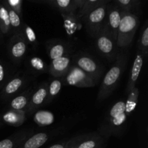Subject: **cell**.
Here are the masks:
<instances>
[{"instance_id":"34","label":"cell","mask_w":148,"mask_h":148,"mask_svg":"<svg viewBox=\"0 0 148 148\" xmlns=\"http://www.w3.org/2000/svg\"><path fill=\"white\" fill-rule=\"evenodd\" d=\"M88 134H82L70 139V140H69V145H68L66 148H77V146L78 145V144L80 143L82 140H85V139L88 137Z\"/></svg>"},{"instance_id":"38","label":"cell","mask_w":148,"mask_h":148,"mask_svg":"<svg viewBox=\"0 0 148 148\" xmlns=\"http://www.w3.org/2000/svg\"><path fill=\"white\" fill-rule=\"evenodd\" d=\"M2 126H3V124L1 122H0V128H1V127H2Z\"/></svg>"},{"instance_id":"20","label":"cell","mask_w":148,"mask_h":148,"mask_svg":"<svg viewBox=\"0 0 148 148\" xmlns=\"http://www.w3.org/2000/svg\"><path fill=\"white\" fill-rule=\"evenodd\" d=\"M108 140L98 132L88 133V137L78 144L77 148H105Z\"/></svg>"},{"instance_id":"27","label":"cell","mask_w":148,"mask_h":148,"mask_svg":"<svg viewBox=\"0 0 148 148\" xmlns=\"http://www.w3.org/2000/svg\"><path fill=\"white\" fill-rule=\"evenodd\" d=\"M63 85L62 78H54L48 85L47 98L44 104H49L59 93Z\"/></svg>"},{"instance_id":"7","label":"cell","mask_w":148,"mask_h":148,"mask_svg":"<svg viewBox=\"0 0 148 148\" xmlns=\"http://www.w3.org/2000/svg\"><path fill=\"white\" fill-rule=\"evenodd\" d=\"M107 5L101 6L81 19L86 32L90 37L95 38L105 23Z\"/></svg>"},{"instance_id":"1","label":"cell","mask_w":148,"mask_h":148,"mask_svg":"<svg viewBox=\"0 0 148 148\" xmlns=\"http://www.w3.org/2000/svg\"><path fill=\"white\" fill-rule=\"evenodd\" d=\"M127 117L125 102L117 101L106 113L98 128V132L108 140L111 136L121 137L125 131Z\"/></svg>"},{"instance_id":"13","label":"cell","mask_w":148,"mask_h":148,"mask_svg":"<svg viewBox=\"0 0 148 148\" xmlns=\"http://www.w3.org/2000/svg\"><path fill=\"white\" fill-rule=\"evenodd\" d=\"M72 65L71 54L51 60L49 66V73L55 78H62L65 76Z\"/></svg>"},{"instance_id":"23","label":"cell","mask_w":148,"mask_h":148,"mask_svg":"<svg viewBox=\"0 0 148 148\" xmlns=\"http://www.w3.org/2000/svg\"><path fill=\"white\" fill-rule=\"evenodd\" d=\"M5 7H7V11H8L9 17H10V27H11L12 30V36L15 34H20L22 35L23 33V27L24 23L22 20V17H20L17 13L14 11H13L12 9H10L8 6L6 5L4 2L3 1ZM23 36V35H22Z\"/></svg>"},{"instance_id":"36","label":"cell","mask_w":148,"mask_h":148,"mask_svg":"<svg viewBox=\"0 0 148 148\" xmlns=\"http://www.w3.org/2000/svg\"><path fill=\"white\" fill-rule=\"evenodd\" d=\"M74 2H75L78 10L83 6L84 3H85V0H74Z\"/></svg>"},{"instance_id":"26","label":"cell","mask_w":148,"mask_h":148,"mask_svg":"<svg viewBox=\"0 0 148 148\" xmlns=\"http://www.w3.org/2000/svg\"><path fill=\"white\" fill-rule=\"evenodd\" d=\"M113 3L121 12L130 13H133L132 11L138 10L142 4L139 0H114Z\"/></svg>"},{"instance_id":"37","label":"cell","mask_w":148,"mask_h":148,"mask_svg":"<svg viewBox=\"0 0 148 148\" xmlns=\"http://www.w3.org/2000/svg\"><path fill=\"white\" fill-rule=\"evenodd\" d=\"M0 2H1V1H0ZM3 40H4V37H3L2 34L1 33V30H0V44L3 43Z\"/></svg>"},{"instance_id":"32","label":"cell","mask_w":148,"mask_h":148,"mask_svg":"<svg viewBox=\"0 0 148 148\" xmlns=\"http://www.w3.org/2000/svg\"><path fill=\"white\" fill-rule=\"evenodd\" d=\"M3 1L20 17H23V0H4Z\"/></svg>"},{"instance_id":"25","label":"cell","mask_w":148,"mask_h":148,"mask_svg":"<svg viewBox=\"0 0 148 148\" xmlns=\"http://www.w3.org/2000/svg\"><path fill=\"white\" fill-rule=\"evenodd\" d=\"M33 120L40 127L50 126L54 122L55 117L52 112L45 110H40L35 114Z\"/></svg>"},{"instance_id":"18","label":"cell","mask_w":148,"mask_h":148,"mask_svg":"<svg viewBox=\"0 0 148 148\" xmlns=\"http://www.w3.org/2000/svg\"><path fill=\"white\" fill-rule=\"evenodd\" d=\"M38 2L49 4L51 7L59 10L62 14L65 15H76L77 12V8L74 0H46Z\"/></svg>"},{"instance_id":"4","label":"cell","mask_w":148,"mask_h":148,"mask_svg":"<svg viewBox=\"0 0 148 148\" xmlns=\"http://www.w3.org/2000/svg\"><path fill=\"white\" fill-rule=\"evenodd\" d=\"M72 59L73 64L82 69L96 83L100 81L103 74L104 68L95 58L88 53L80 52L72 56Z\"/></svg>"},{"instance_id":"30","label":"cell","mask_w":148,"mask_h":148,"mask_svg":"<svg viewBox=\"0 0 148 148\" xmlns=\"http://www.w3.org/2000/svg\"><path fill=\"white\" fill-rule=\"evenodd\" d=\"M22 35H23L24 38L26 40L27 43L28 44L31 45L32 47L34 49H36V47L38 46V44L36 33H35L34 30H33L31 27H30L28 25H27L25 23L23 24Z\"/></svg>"},{"instance_id":"24","label":"cell","mask_w":148,"mask_h":148,"mask_svg":"<svg viewBox=\"0 0 148 148\" xmlns=\"http://www.w3.org/2000/svg\"><path fill=\"white\" fill-rule=\"evenodd\" d=\"M0 30L3 37L4 36L12 35L8 11L3 1H1L0 2Z\"/></svg>"},{"instance_id":"11","label":"cell","mask_w":148,"mask_h":148,"mask_svg":"<svg viewBox=\"0 0 148 148\" xmlns=\"http://www.w3.org/2000/svg\"><path fill=\"white\" fill-rule=\"evenodd\" d=\"M48 55L51 60L71 54L72 45L67 41L60 39H51L46 43Z\"/></svg>"},{"instance_id":"12","label":"cell","mask_w":148,"mask_h":148,"mask_svg":"<svg viewBox=\"0 0 148 148\" xmlns=\"http://www.w3.org/2000/svg\"><path fill=\"white\" fill-rule=\"evenodd\" d=\"M121 19V11L119 10L118 7L113 3V1H111L107 5L105 23L106 24L113 38L116 42L117 32H118Z\"/></svg>"},{"instance_id":"17","label":"cell","mask_w":148,"mask_h":148,"mask_svg":"<svg viewBox=\"0 0 148 148\" xmlns=\"http://www.w3.org/2000/svg\"><path fill=\"white\" fill-rule=\"evenodd\" d=\"M145 56L142 52L138 51L137 53L136 54L135 59L133 62L131 72H130V77H129L128 82L126 88V92L127 94L136 86L137 80H138L139 76L141 72L142 68H143V63H144Z\"/></svg>"},{"instance_id":"10","label":"cell","mask_w":148,"mask_h":148,"mask_svg":"<svg viewBox=\"0 0 148 148\" xmlns=\"http://www.w3.org/2000/svg\"><path fill=\"white\" fill-rule=\"evenodd\" d=\"M62 132H64L63 128H59L33 134L31 137L23 141L17 148H40L48 141L62 134Z\"/></svg>"},{"instance_id":"31","label":"cell","mask_w":148,"mask_h":148,"mask_svg":"<svg viewBox=\"0 0 148 148\" xmlns=\"http://www.w3.org/2000/svg\"><path fill=\"white\" fill-rule=\"evenodd\" d=\"M12 76L11 69L9 65L0 59V91Z\"/></svg>"},{"instance_id":"35","label":"cell","mask_w":148,"mask_h":148,"mask_svg":"<svg viewBox=\"0 0 148 148\" xmlns=\"http://www.w3.org/2000/svg\"><path fill=\"white\" fill-rule=\"evenodd\" d=\"M69 140H62V141L59 142V143H56V144H53L52 145L49 146V147L46 148H66L67 147L68 145H69Z\"/></svg>"},{"instance_id":"8","label":"cell","mask_w":148,"mask_h":148,"mask_svg":"<svg viewBox=\"0 0 148 148\" xmlns=\"http://www.w3.org/2000/svg\"><path fill=\"white\" fill-rule=\"evenodd\" d=\"M28 43L22 35H12L7 45V53L10 59L16 66H19L25 56Z\"/></svg>"},{"instance_id":"9","label":"cell","mask_w":148,"mask_h":148,"mask_svg":"<svg viewBox=\"0 0 148 148\" xmlns=\"http://www.w3.org/2000/svg\"><path fill=\"white\" fill-rule=\"evenodd\" d=\"M62 81L64 85L77 88H92L97 84L90 77L73 64L67 73L62 77Z\"/></svg>"},{"instance_id":"6","label":"cell","mask_w":148,"mask_h":148,"mask_svg":"<svg viewBox=\"0 0 148 148\" xmlns=\"http://www.w3.org/2000/svg\"><path fill=\"white\" fill-rule=\"evenodd\" d=\"M32 77L23 72L12 75L0 91V98L4 101H11L14 97L25 90Z\"/></svg>"},{"instance_id":"33","label":"cell","mask_w":148,"mask_h":148,"mask_svg":"<svg viewBox=\"0 0 148 148\" xmlns=\"http://www.w3.org/2000/svg\"><path fill=\"white\" fill-rule=\"evenodd\" d=\"M62 15L64 20L65 27L66 28V31L70 33L71 30H72L71 33H74L75 29L76 28V22L77 21L76 15H65V14H62Z\"/></svg>"},{"instance_id":"14","label":"cell","mask_w":148,"mask_h":148,"mask_svg":"<svg viewBox=\"0 0 148 148\" xmlns=\"http://www.w3.org/2000/svg\"><path fill=\"white\" fill-rule=\"evenodd\" d=\"M48 85H49L48 82H43L39 85L36 90H34L30 98L28 107L26 110L27 116L31 115L38 108V107L45 103L47 98Z\"/></svg>"},{"instance_id":"21","label":"cell","mask_w":148,"mask_h":148,"mask_svg":"<svg viewBox=\"0 0 148 148\" xmlns=\"http://www.w3.org/2000/svg\"><path fill=\"white\" fill-rule=\"evenodd\" d=\"M25 66L27 72L33 75H38L49 72V66L40 58L36 56L27 59L25 62Z\"/></svg>"},{"instance_id":"3","label":"cell","mask_w":148,"mask_h":148,"mask_svg":"<svg viewBox=\"0 0 148 148\" xmlns=\"http://www.w3.org/2000/svg\"><path fill=\"white\" fill-rule=\"evenodd\" d=\"M140 24L139 17L134 13L121 12V19L117 32V49H124L132 42Z\"/></svg>"},{"instance_id":"19","label":"cell","mask_w":148,"mask_h":148,"mask_svg":"<svg viewBox=\"0 0 148 148\" xmlns=\"http://www.w3.org/2000/svg\"><path fill=\"white\" fill-rule=\"evenodd\" d=\"M26 118L27 114L25 111H16L9 109L0 114V122L18 127L23 125Z\"/></svg>"},{"instance_id":"22","label":"cell","mask_w":148,"mask_h":148,"mask_svg":"<svg viewBox=\"0 0 148 148\" xmlns=\"http://www.w3.org/2000/svg\"><path fill=\"white\" fill-rule=\"evenodd\" d=\"M111 0H85L83 6L76 13V18L80 21L81 19L101 6L109 4Z\"/></svg>"},{"instance_id":"29","label":"cell","mask_w":148,"mask_h":148,"mask_svg":"<svg viewBox=\"0 0 148 148\" xmlns=\"http://www.w3.org/2000/svg\"><path fill=\"white\" fill-rule=\"evenodd\" d=\"M138 51L143 53L145 58L148 55V23L145 22L138 40Z\"/></svg>"},{"instance_id":"28","label":"cell","mask_w":148,"mask_h":148,"mask_svg":"<svg viewBox=\"0 0 148 148\" xmlns=\"http://www.w3.org/2000/svg\"><path fill=\"white\" fill-rule=\"evenodd\" d=\"M139 98V89L134 87L128 93V98L125 103V110L127 116L131 115L133 111L135 110L137 106Z\"/></svg>"},{"instance_id":"5","label":"cell","mask_w":148,"mask_h":148,"mask_svg":"<svg viewBox=\"0 0 148 148\" xmlns=\"http://www.w3.org/2000/svg\"><path fill=\"white\" fill-rule=\"evenodd\" d=\"M95 39V48L98 53L106 58L109 62H114L119 53L116 42L113 38L105 23Z\"/></svg>"},{"instance_id":"2","label":"cell","mask_w":148,"mask_h":148,"mask_svg":"<svg viewBox=\"0 0 148 148\" xmlns=\"http://www.w3.org/2000/svg\"><path fill=\"white\" fill-rule=\"evenodd\" d=\"M128 56L125 52H119L114 64L103 79L98 91L97 101L102 102L112 94L115 90L119 82L120 77L122 75L127 66Z\"/></svg>"},{"instance_id":"15","label":"cell","mask_w":148,"mask_h":148,"mask_svg":"<svg viewBox=\"0 0 148 148\" xmlns=\"http://www.w3.org/2000/svg\"><path fill=\"white\" fill-rule=\"evenodd\" d=\"M34 134L33 129H23L0 141V148H17Z\"/></svg>"},{"instance_id":"16","label":"cell","mask_w":148,"mask_h":148,"mask_svg":"<svg viewBox=\"0 0 148 148\" xmlns=\"http://www.w3.org/2000/svg\"><path fill=\"white\" fill-rule=\"evenodd\" d=\"M35 88L31 87L14 97L10 101V109L16 111H25L26 113L30 98Z\"/></svg>"}]
</instances>
